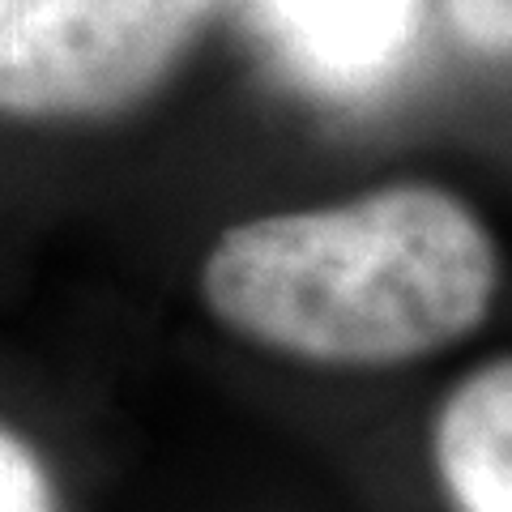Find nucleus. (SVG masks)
<instances>
[{
  "instance_id": "f257e3e1",
  "label": "nucleus",
  "mask_w": 512,
  "mask_h": 512,
  "mask_svg": "<svg viewBox=\"0 0 512 512\" xmlns=\"http://www.w3.org/2000/svg\"><path fill=\"white\" fill-rule=\"evenodd\" d=\"M218 325L320 367H402L483 325L500 248L461 197L389 184L222 231L201 265Z\"/></svg>"
},
{
  "instance_id": "f03ea898",
  "label": "nucleus",
  "mask_w": 512,
  "mask_h": 512,
  "mask_svg": "<svg viewBox=\"0 0 512 512\" xmlns=\"http://www.w3.org/2000/svg\"><path fill=\"white\" fill-rule=\"evenodd\" d=\"M214 0H43L0 35V111L94 120L175 69Z\"/></svg>"
},
{
  "instance_id": "7ed1b4c3",
  "label": "nucleus",
  "mask_w": 512,
  "mask_h": 512,
  "mask_svg": "<svg viewBox=\"0 0 512 512\" xmlns=\"http://www.w3.org/2000/svg\"><path fill=\"white\" fill-rule=\"evenodd\" d=\"M431 457L457 512H512V355L483 363L444 397Z\"/></svg>"
},
{
  "instance_id": "20e7f679",
  "label": "nucleus",
  "mask_w": 512,
  "mask_h": 512,
  "mask_svg": "<svg viewBox=\"0 0 512 512\" xmlns=\"http://www.w3.org/2000/svg\"><path fill=\"white\" fill-rule=\"evenodd\" d=\"M0 512H56V491L43 461L0 427Z\"/></svg>"
},
{
  "instance_id": "39448f33",
  "label": "nucleus",
  "mask_w": 512,
  "mask_h": 512,
  "mask_svg": "<svg viewBox=\"0 0 512 512\" xmlns=\"http://www.w3.org/2000/svg\"><path fill=\"white\" fill-rule=\"evenodd\" d=\"M448 22L461 43L512 56V0H448Z\"/></svg>"
},
{
  "instance_id": "423d86ee",
  "label": "nucleus",
  "mask_w": 512,
  "mask_h": 512,
  "mask_svg": "<svg viewBox=\"0 0 512 512\" xmlns=\"http://www.w3.org/2000/svg\"><path fill=\"white\" fill-rule=\"evenodd\" d=\"M43 5V0H0V35L13 26V22H22L26 13H35Z\"/></svg>"
}]
</instances>
